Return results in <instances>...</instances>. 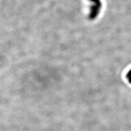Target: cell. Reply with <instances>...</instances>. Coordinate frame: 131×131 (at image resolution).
<instances>
[{"instance_id": "1", "label": "cell", "mask_w": 131, "mask_h": 131, "mask_svg": "<svg viewBox=\"0 0 131 131\" xmlns=\"http://www.w3.org/2000/svg\"><path fill=\"white\" fill-rule=\"evenodd\" d=\"M100 9L101 8L98 7L95 5L92 6L91 9V13H90L89 15V18L91 19H94L95 18L96 16H98V14H99Z\"/></svg>"}, {"instance_id": "2", "label": "cell", "mask_w": 131, "mask_h": 131, "mask_svg": "<svg viewBox=\"0 0 131 131\" xmlns=\"http://www.w3.org/2000/svg\"><path fill=\"white\" fill-rule=\"evenodd\" d=\"M91 1L94 3L95 6H98V7H100V8H101V6H102V4H101L100 0H91Z\"/></svg>"}, {"instance_id": "3", "label": "cell", "mask_w": 131, "mask_h": 131, "mask_svg": "<svg viewBox=\"0 0 131 131\" xmlns=\"http://www.w3.org/2000/svg\"><path fill=\"white\" fill-rule=\"evenodd\" d=\"M126 78L128 79L129 83H131V69L127 72L126 75Z\"/></svg>"}]
</instances>
